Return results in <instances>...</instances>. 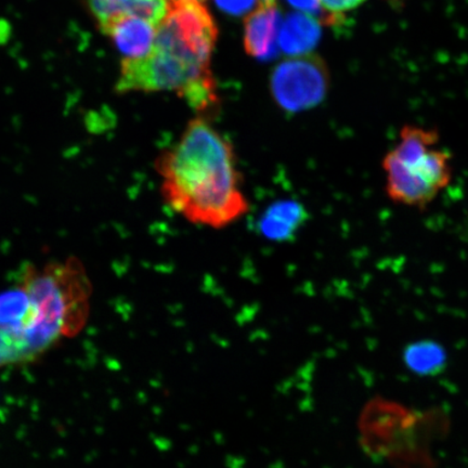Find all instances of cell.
Wrapping results in <instances>:
<instances>
[{
	"label": "cell",
	"mask_w": 468,
	"mask_h": 468,
	"mask_svg": "<svg viewBox=\"0 0 468 468\" xmlns=\"http://www.w3.org/2000/svg\"><path fill=\"white\" fill-rule=\"evenodd\" d=\"M200 2H202V0H200Z\"/></svg>",
	"instance_id": "16"
},
{
	"label": "cell",
	"mask_w": 468,
	"mask_h": 468,
	"mask_svg": "<svg viewBox=\"0 0 468 468\" xmlns=\"http://www.w3.org/2000/svg\"><path fill=\"white\" fill-rule=\"evenodd\" d=\"M91 284L78 260L27 266L0 292V337L16 364L33 361L83 329Z\"/></svg>",
	"instance_id": "3"
},
{
	"label": "cell",
	"mask_w": 468,
	"mask_h": 468,
	"mask_svg": "<svg viewBox=\"0 0 468 468\" xmlns=\"http://www.w3.org/2000/svg\"><path fill=\"white\" fill-rule=\"evenodd\" d=\"M260 4H265V5H268V4H277V0H260Z\"/></svg>",
	"instance_id": "15"
},
{
	"label": "cell",
	"mask_w": 468,
	"mask_h": 468,
	"mask_svg": "<svg viewBox=\"0 0 468 468\" xmlns=\"http://www.w3.org/2000/svg\"><path fill=\"white\" fill-rule=\"evenodd\" d=\"M157 27L144 17L127 16L110 22L101 31L112 39L124 58H137L149 54Z\"/></svg>",
	"instance_id": "7"
},
{
	"label": "cell",
	"mask_w": 468,
	"mask_h": 468,
	"mask_svg": "<svg viewBox=\"0 0 468 468\" xmlns=\"http://www.w3.org/2000/svg\"><path fill=\"white\" fill-rule=\"evenodd\" d=\"M403 364L420 378L441 376L448 366V353L434 339H420L407 345L402 353Z\"/></svg>",
	"instance_id": "10"
},
{
	"label": "cell",
	"mask_w": 468,
	"mask_h": 468,
	"mask_svg": "<svg viewBox=\"0 0 468 468\" xmlns=\"http://www.w3.org/2000/svg\"><path fill=\"white\" fill-rule=\"evenodd\" d=\"M321 22L318 17L305 13H292L281 26L279 47L292 57L305 56L318 45Z\"/></svg>",
	"instance_id": "9"
},
{
	"label": "cell",
	"mask_w": 468,
	"mask_h": 468,
	"mask_svg": "<svg viewBox=\"0 0 468 468\" xmlns=\"http://www.w3.org/2000/svg\"><path fill=\"white\" fill-rule=\"evenodd\" d=\"M305 218L303 209L295 202L283 201L268 207L260 220L263 236L274 241L288 239Z\"/></svg>",
	"instance_id": "11"
},
{
	"label": "cell",
	"mask_w": 468,
	"mask_h": 468,
	"mask_svg": "<svg viewBox=\"0 0 468 468\" xmlns=\"http://www.w3.org/2000/svg\"><path fill=\"white\" fill-rule=\"evenodd\" d=\"M366 2L367 0H321V5L327 23H335L339 17H344Z\"/></svg>",
	"instance_id": "12"
},
{
	"label": "cell",
	"mask_w": 468,
	"mask_h": 468,
	"mask_svg": "<svg viewBox=\"0 0 468 468\" xmlns=\"http://www.w3.org/2000/svg\"><path fill=\"white\" fill-rule=\"evenodd\" d=\"M169 0H87L88 8L101 29L122 16L144 17L156 27L168 10Z\"/></svg>",
	"instance_id": "8"
},
{
	"label": "cell",
	"mask_w": 468,
	"mask_h": 468,
	"mask_svg": "<svg viewBox=\"0 0 468 468\" xmlns=\"http://www.w3.org/2000/svg\"><path fill=\"white\" fill-rule=\"evenodd\" d=\"M154 167L164 203L193 226L226 229L249 213L236 149L203 117L188 122Z\"/></svg>",
	"instance_id": "1"
},
{
	"label": "cell",
	"mask_w": 468,
	"mask_h": 468,
	"mask_svg": "<svg viewBox=\"0 0 468 468\" xmlns=\"http://www.w3.org/2000/svg\"><path fill=\"white\" fill-rule=\"evenodd\" d=\"M260 0H215L216 5L226 14L231 16H243L255 7Z\"/></svg>",
	"instance_id": "13"
},
{
	"label": "cell",
	"mask_w": 468,
	"mask_h": 468,
	"mask_svg": "<svg viewBox=\"0 0 468 468\" xmlns=\"http://www.w3.org/2000/svg\"><path fill=\"white\" fill-rule=\"evenodd\" d=\"M291 5L297 10L314 16H320L326 21V16L322 8L321 0H288ZM327 22V21H326Z\"/></svg>",
	"instance_id": "14"
},
{
	"label": "cell",
	"mask_w": 468,
	"mask_h": 468,
	"mask_svg": "<svg viewBox=\"0 0 468 468\" xmlns=\"http://www.w3.org/2000/svg\"><path fill=\"white\" fill-rule=\"evenodd\" d=\"M438 143L439 133L432 128H402L399 143L382 161L390 201L424 209L452 183V156Z\"/></svg>",
	"instance_id": "4"
},
{
	"label": "cell",
	"mask_w": 468,
	"mask_h": 468,
	"mask_svg": "<svg viewBox=\"0 0 468 468\" xmlns=\"http://www.w3.org/2000/svg\"><path fill=\"white\" fill-rule=\"evenodd\" d=\"M218 28L200 0H169L148 55L122 58L115 90L176 91L208 120L218 112V87L210 69Z\"/></svg>",
	"instance_id": "2"
},
{
	"label": "cell",
	"mask_w": 468,
	"mask_h": 468,
	"mask_svg": "<svg viewBox=\"0 0 468 468\" xmlns=\"http://www.w3.org/2000/svg\"><path fill=\"white\" fill-rule=\"evenodd\" d=\"M329 86L325 63L314 55L292 57L281 62L271 80L274 101L289 113L314 108L324 101Z\"/></svg>",
	"instance_id": "5"
},
{
	"label": "cell",
	"mask_w": 468,
	"mask_h": 468,
	"mask_svg": "<svg viewBox=\"0 0 468 468\" xmlns=\"http://www.w3.org/2000/svg\"><path fill=\"white\" fill-rule=\"evenodd\" d=\"M277 4H260L244 21V48L250 57L269 60L278 55L282 26Z\"/></svg>",
	"instance_id": "6"
}]
</instances>
